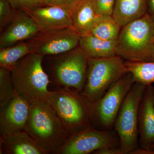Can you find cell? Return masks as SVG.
<instances>
[{
    "instance_id": "29",
    "label": "cell",
    "mask_w": 154,
    "mask_h": 154,
    "mask_svg": "<svg viewBox=\"0 0 154 154\" xmlns=\"http://www.w3.org/2000/svg\"><path fill=\"white\" fill-rule=\"evenodd\" d=\"M131 154H154V150L152 149L141 148L139 147L138 148L133 152Z\"/></svg>"
},
{
    "instance_id": "14",
    "label": "cell",
    "mask_w": 154,
    "mask_h": 154,
    "mask_svg": "<svg viewBox=\"0 0 154 154\" xmlns=\"http://www.w3.org/2000/svg\"><path fill=\"white\" fill-rule=\"evenodd\" d=\"M24 11L35 20L42 31L72 28L70 11L68 9L57 6L45 5Z\"/></svg>"
},
{
    "instance_id": "26",
    "label": "cell",
    "mask_w": 154,
    "mask_h": 154,
    "mask_svg": "<svg viewBox=\"0 0 154 154\" xmlns=\"http://www.w3.org/2000/svg\"><path fill=\"white\" fill-rule=\"evenodd\" d=\"M79 0H44V6H54L68 9L70 11Z\"/></svg>"
},
{
    "instance_id": "24",
    "label": "cell",
    "mask_w": 154,
    "mask_h": 154,
    "mask_svg": "<svg viewBox=\"0 0 154 154\" xmlns=\"http://www.w3.org/2000/svg\"><path fill=\"white\" fill-rule=\"evenodd\" d=\"M96 14L98 15L112 16L116 0H92Z\"/></svg>"
},
{
    "instance_id": "4",
    "label": "cell",
    "mask_w": 154,
    "mask_h": 154,
    "mask_svg": "<svg viewBox=\"0 0 154 154\" xmlns=\"http://www.w3.org/2000/svg\"><path fill=\"white\" fill-rule=\"evenodd\" d=\"M127 72L125 61L118 56L88 58L85 84L80 94L93 106Z\"/></svg>"
},
{
    "instance_id": "21",
    "label": "cell",
    "mask_w": 154,
    "mask_h": 154,
    "mask_svg": "<svg viewBox=\"0 0 154 154\" xmlns=\"http://www.w3.org/2000/svg\"><path fill=\"white\" fill-rule=\"evenodd\" d=\"M127 71L132 74L135 82L145 86L154 83V61L148 62L127 61Z\"/></svg>"
},
{
    "instance_id": "19",
    "label": "cell",
    "mask_w": 154,
    "mask_h": 154,
    "mask_svg": "<svg viewBox=\"0 0 154 154\" xmlns=\"http://www.w3.org/2000/svg\"><path fill=\"white\" fill-rule=\"evenodd\" d=\"M121 28L113 16L98 15L91 25L89 33L103 40L116 41Z\"/></svg>"
},
{
    "instance_id": "25",
    "label": "cell",
    "mask_w": 154,
    "mask_h": 154,
    "mask_svg": "<svg viewBox=\"0 0 154 154\" xmlns=\"http://www.w3.org/2000/svg\"><path fill=\"white\" fill-rule=\"evenodd\" d=\"M12 8L16 11L35 8L44 6V0H9Z\"/></svg>"
},
{
    "instance_id": "11",
    "label": "cell",
    "mask_w": 154,
    "mask_h": 154,
    "mask_svg": "<svg viewBox=\"0 0 154 154\" xmlns=\"http://www.w3.org/2000/svg\"><path fill=\"white\" fill-rule=\"evenodd\" d=\"M30 102L17 95L0 109V134L7 135L25 131L30 110Z\"/></svg>"
},
{
    "instance_id": "16",
    "label": "cell",
    "mask_w": 154,
    "mask_h": 154,
    "mask_svg": "<svg viewBox=\"0 0 154 154\" xmlns=\"http://www.w3.org/2000/svg\"><path fill=\"white\" fill-rule=\"evenodd\" d=\"M72 27L80 35L90 33V28L98 16L92 0H79L70 11Z\"/></svg>"
},
{
    "instance_id": "22",
    "label": "cell",
    "mask_w": 154,
    "mask_h": 154,
    "mask_svg": "<svg viewBox=\"0 0 154 154\" xmlns=\"http://www.w3.org/2000/svg\"><path fill=\"white\" fill-rule=\"evenodd\" d=\"M17 95L12 82L11 71L0 67V109Z\"/></svg>"
},
{
    "instance_id": "2",
    "label": "cell",
    "mask_w": 154,
    "mask_h": 154,
    "mask_svg": "<svg viewBox=\"0 0 154 154\" xmlns=\"http://www.w3.org/2000/svg\"><path fill=\"white\" fill-rule=\"evenodd\" d=\"M116 55L127 61H154V23L147 14L122 27Z\"/></svg>"
},
{
    "instance_id": "8",
    "label": "cell",
    "mask_w": 154,
    "mask_h": 154,
    "mask_svg": "<svg viewBox=\"0 0 154 154\" xmlns=\"http://www.w3.org/2000/svg\"><path fill=\"white\" fill-rule=\"evenodd\" d=\"M134 83L132 74L127 72L113 83L93 105V118H96L106 129L113 126L122 103Z\"/></svg>"
},
{
    "instance_id": "13",
    "label": "cell",
    "mask_w": 154,
    "mask_h": 154,
    "mask_svg": "<svg viewBox=\"0 0 154 154\" xmlns=\"http://www.w3.org/2000/svg\"><path fill=\"white\" fill-rule=\"evenodd\" d=\"M139 147L151 149L154 144V87L146 86L139 112Z\"/></svg>"
},
{
    "instance_id": "17",
    "label": "cell",
    "mask_w": 154,
    "mask_h": 154,
    "mask_svg": "<svg viewBox=\"0 0 154 154\" xmlns=\"http://www.w3.org/2000/svg\"><path fill=\"white\" fill-rule=\"evenodd\" d=\"M117 40L101 39L90 33L80 35L79 46L88 58L110 57L116 55Z\"/></svg>"
},
{
    "instance_id": "9",
    "label": "cell",
    "mask_w": 154,
    "mask_h": 154,
    "mask_svg": "<svg viewBox=\"0 0 154 154\" xmlns=\"http://www.w3.org/2000/svg\"><path fill=\"white\" fill-rule=\"evenodd\" d=\"M117 143L116 139L110 131L88 126L73 132L59 154L93 153L105 147L118 146Z\"/></svg>"
},
{
    "instance_id": "12",
    "label": "cell",
    "mask_w": 154,
    "mask_h": 154,
    "mask_svg": "<svg viewBox=\"0 0 154 154\" xmlns=\"http://www.w3.org/2000/svg\"><path fill=\"white\" fill-rule=\"evenodd\" d=\"M41 31L38 24L26 11H17L12 22L2 32L0 48L31 39Z\"/></svg>"
},
{
    "instance_id": "30",
    "label": "cell",
    "mask_w": 154,
    "mask_h": 154,
    "mask_svg": "<svg viewBox=\"0 0 154 154\" xmlns=\"http://www.w3.org/2000/svg\"><path fill=\"white\" fill-rule=\"evenodd\" d=\"M151 148L152 149L154 150V144L152 146Z\"/></svg>"
},
{
    "instance_id": "18",
    "label": "cell",
    "mask_w": 154,
    "mask_h": 154,
    "mask_svg": "<svg viewBox=\"0 0 154 154\" xmlns=\"http://www.w3.org/2000/svg\"><path fill=\"white\" fill-rule=\"evenodd\" d=\"M147 0H116L112 16L122 27L146 14Z\"/></svg>"
},
{
    "instance_id": "23",
    "label": "cell",
    "mask_w": 154,
    "mask_h": 154,
    "mask_svg": "<svg viewBox=\"0 0 154 154\" xmlns=\"http://www.w3.org/2000/svg\"><path fill=\"white\" fill-rule=\"evenodd\" d=\"M17 11L11 5L9 0H0V30L2 32L14 19Z\"/></svg>"
},
{
    "instance_id": "28",
    "label": "cell",
    "mask_w": 154,
    "mask_h": 154,
    "mask_svg": "<svg viewBox=\"0 0 154 154\" xmlns=\"http://www.w3.org/2000/svg\"><path fill=\"white\" fill-rule=\"evenodd\" d=\"M146 14L154 23V0H147Z\"/></svg>"
},
{
    "instance_id": "1",
    "label": "cell",
    "mask_w": 154,
    "mask_h": 154,
    "mask_svg": "<svg viewBox=\"0 0 154 154\" xmlns=\"http://www.w3.org/2000/svg\"><path fill=\"white\" fill-rule=\"evenodd\" d=\"M30 103L25 131L45 154H59L72 132L63 124L48 102L35 100Z\"/></svg>"
},
{
    "instance_id": "6",
    "label": "cell",
    "mask_w": 154,
    "mask_h": 154,
    "mask_svg": "<svg viewBox=\"0 0 154 154\" xmlns=\"http://www.w3.org/2000/svg\"><path fill=\"white\" fill-rule=\"evenodd\" d=\"M88 57L79 46L50 58L51 81L58 89L81 93L85 84Z\"/></svg>"
},
{
    "instance_id": "5",
    "label": "cell",
    "mask_w": 154,
    "mask_h": 154,
    "mask_svg": "<svg viewBox=\"0 0 154 154\" xmlns=\"http://www.w3.org/2000/svg\"><path fill=\"white\" fill-rule=\"evenodd\" d=\"M146 86L135 82L122 103L114 122L122 154H131L139 147V112Z\"/></svg>"
},
{
    "instance_id": "7",
    "label": "cell",
    "mask_w": 154,
    "mask_h": 154,
    "mask_svg": "<svg viewBox=\"0 0 154 154\" xmlns=\"http://www.w3.org/2000/svg\"><path fill=\"white\" fill-rule=\"evenodd\" d=\"M47 102L72 132L91 126L93 106L75 91L57 89L50 91Z\"/></svg>"
},
{
    "instance_id": "3",
    "label": "cell",
    "mask_w": 154,
    "mask_h": 154,
    "mask_svg": "<svg viewBox=\"0 0 154 154\" xmlns=\"http://www.w3.org/2000/svg\"><path fill=\"white\" fill-rule=\"evenodd\" d=\"M43 56L33 52L25 56L11 70V78L17 95L31 102L35 100L47 102L51 83L42 65Z\"/></svg>"
},
{
    "instance_id": "27",
    "label": "cell",
    "mask_w": 154,
    "mask_h": 154,
    "mask_svg": "<svg viewBox=\"0 0 154 154\" xmlns=\"http://www.w3.org/2000/svg\"><path fill=\"white\" fill-rule=\"evenodd\" d=\"M93 154H122V152L120 146H107L99 149Z\"/></svg>"
},
{
    "instance_id": "15",
    "label": "cell",
    "mask_w": 154,
    "mask_h": 154,
    "mask_svg": "<svg viewBox=\"0 0 154 154\" xmlns=\"http://www.w3.org/2000/svg\"><path fill=\"white\" fill-rule=\"evenodd\" d=\"M0 154H45L26 131L1 135Z\"/></svg>"
},
{
    "instance_id": "10",
    "label": "cell",
    "mask_w": 154,
    "mask_h": 154,
    "mask_svg": "<svg viewBox=\"0 0 154 154\" xmlns=\"http://www.w3.org/2000/svg\"><path fill=\"white\" fill-rule=\"evenodd\" d=\"M80 35L73 28H66L42 31L30 40L35 52L41 55L54 56L79 46Z\"/></svg>"
},
{
    "instance_id": "20",
    "label": "cell",
    "mask_w": 154,
    "mask_h": 154,
    "mask_svg": "<svg viewBox=\"0 0 154 154\" xmlns=\"http://www.w3.org/2000/svg\"><path fill=\"white\" fill-rule=\"evenodd\" d=\"M35 51L30 40L22 42L0 50V67L12 70L21 59Z\"/></svg>"
}]
</instances>
